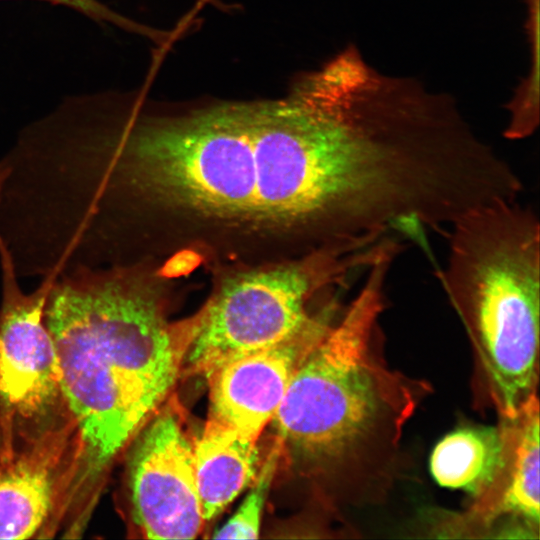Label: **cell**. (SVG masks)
Segmentation results:
<instances>
[{
	"mask_svg": "<svg viewBox=\"0 0 540 540\" xmlns=\"http://www.w3.org/2000/svg\"><path fill=\"white\" fill-rule=\"evenodd\" d=\"M74 452V437L38 444L0 463V539L53 532Z\"/></svg>",
	"mask_w": 540,
	"mask_h": 540,
	"instance_id": "cell-9",
	"label": "cell"
},
{
	"mask_svg": "<svg viewBox=\"0 0 540 540\" xmlns=\"http://www.w3.org/2000/svg\"><path fill=\"white\" fill-rule=\"evenodd\" d=\"M337 319L319 321L281 343L216 368L207 377L209 418L258 440L275 418L297 368Z\"/></svg>",
	"mask_w": 540,
	"mask_h": 540,
	"instance_id": "cell-8",
	"label": "cell"
},
{
	"mask_svg": "<svg viewBox=\"0 0 540 540\" xmlns=\"http://www.w3.org/2000/svg\"><path fill=\"white\" fill-rule=\"evenodd\" d=\"M135 436L128 458L134 524L148 539L195 538L206 521L180 409L169 403L155 411Z\"/></svg>",
	"mask_w": 540,
	"mask_h": 540,
	"instance_id": "cell-6",
	"label": "cell"
},
{
	"mask_svg": "<svg viewBox=\"0 0 540 540\" xmlns=\"http://www.w3.org/2000/svg\"><path fill=\"white\" fill-rule=\"evenodd\" d=\"M3 461H4V448H3L2 434L0 430V463Z\"/></svg>",
	"mask_w": 540,
	"mask_h": 540,
	"instance_id": "cell-14",
	"label": "cell"
},
{
	"mask_svg": "<svg viewBox=\"0 0 540 540\" xmlns=\"http://www.w3.org/2000/svg\"><path fill=\"white\" fill-rule=\"evenodd\" d=\"M380 247L354 241L334 244L288 266L245 273L228 281L207 303L202 325L183 363L186 375L206 378L222 364L281 343L324 319L335 305L313 314L322 289L366 271Z\"/></svg>",
	"mask_w": 540,
	"mask_h": 540,
	"instance_id": "cell-4",
	"label": "cell"
},
{
	"mask_svg": "<svg viewBox=\"0 0 540 540\" xmlns=\"http://www.w3.org/2000/svg\"><path fill=\"white\" fill-rule=\"evenodd\" d=\"M501 452L498 426H468L445 435L430 456V472L442 487L461 489L472 497L491 481Z\"/></svg>",
	"mask_w": 540,
	"mask_h": 540,
	"instance_id": "cell-11",
	"label": "cell"
},
{
	"mask_svg": "<svg viewBox=\"0 0 540 540\" xmlns=\"http://www.w3.org/2000/svg\"><path fill=\"white\" fill-rule=\"evenodd\" d=\"M205 313L169 322L145 283L116 272L49 291L45 323L74 424L62 499L70 517L90 518L112 462L180 377Z\"/></svg>",
	"mask_w": 540,
	"mask_h": 540,
	"instance_id": "cell-1",
	"label": "cell"
},
{
	"mask_svg": "<svg viewBox=\"0 0 540 540\" xmlns=\"http://www.w3.org/2000/svg\"><path fill=\"white\" fill-rule=\"evenodd\" d=\"M401 248L386 247L364 284L292 377L273 419L283 448L357 479L396 450L428 384L392 369L380 331L388 271Z\"/></svg>",
	"mask_w": 540,
	"mask_h": 540,
	"instance_id": "cell-2",
	"label": "cell"
},
{
	"mask_svg": "<svg viewBox=\"0 0 540 540\" xmlns=\"http://www.w3.org/2000/svg\"><path fill=\"white\" fill-rule=\"evenodd\" d=\"M258 440L208 417L193 440L196 486L205 521L220 514L255 479Z\"/></svg>",
	"mask_w": 540,
	"mask_h": 540,
	"instance_id": "cell-10",
	"label": "cell"
},
{
	"mask_svg": "<svg viewBox=\"0 0 540 540\" xmlns=\"http://www.w3.org/2000/svg\"><path fill=\"white\" fill-rule=\"evenodd\" d=\"M450 228L437 276L472 346L475 394L499 417H511L538 387V218L517 200H500Z\"/></svg>",
	"mask_w": 540,
	"mask_h": 540,
	"instance_id": "cell-3",
	"label": "cell"
},
{
	"mask_svg": "<svg viewBox=\"0 0 540 540\" xmlns=\"http://www.w3.org/2000/svg\"><path fill=\"white\" fill-rule=\"evenodd\" d=\"M0 430L4 461L38 444L74 436L55 345L45 323L51 284L25 295L0 240Z\"/></svg>",
	"mask_w": 540,
	"mask_h": 540,
	"instance_id": "cell-5",
	"label": "cell"
},
{
	"mask_svg": "<svg viewBox=\"0 0 540 540\" xmlns=\"http://www.w3.org/2000/svg\"><path fill=\"white\" fill-rule=\"evenodd\" d=\"M52 4L64 5L99 23H110L125 30L150 36L152 31L127 19L108 8L98 0H39Z\"/></svg>",
	"mask_w": 540,
	"mask_h": 540,
	"instance_id": "cell-13",
	"label": "cell"
},
{
	"mask_svg": "<svg viewBox=\"0 0 540 540\" xmlns=\"http://www.w3.org/2000/svg\"><path fill=\"white\" fill-rule=\"evenodd\" d=\"M283 449L281 441L276 437L269 454L259 467L250 492L234 515L215 532L214 539L258 538L264 505Z\"/></svg>",
	"mask_w": 540,
	"mask_h": 540,
	"instance_id": "cell-12",
	"label": "cell"
},
{
	"mask_svg": "<svg viewBox=\"0 0 540 540\" xmlns=\"http://www.w3.org/2000/svg\"><path fill=\"white\" fill-rule=\"evenodd\" d=\"M501 452L495 473L469 508L441 522V531L473 537L539 538V400L499 417Z\"/></svg>",
	"mask_w": 540,
	"mask_h": 540,
	"instance_id": "cell-7",
	"label": "cell"
}]
</instances>
